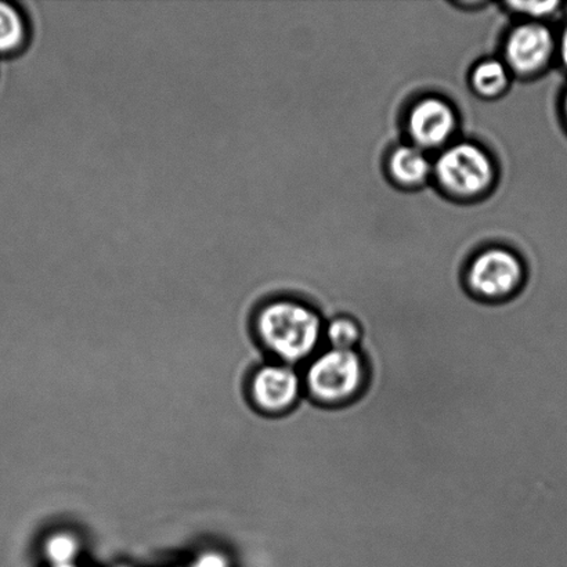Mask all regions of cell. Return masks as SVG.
I'll list each match as a JSON object with an SVG mask.
<instances>
[{"label":"cell","mask_w":567,"mask_h":567,"mask_svg":"<svg viewBox=\"0 0 567 567\" xmlns=\"http://www.w3.org/2000/svg\"><path fill=\"white\" fill-rule=\"evenodd\" d=\"M508 83V69L497 60L483 61L472 74V85L482 96L486 97H494L503 93Z\"/></svg>","instance_id":"obj_10"},{"label":"cell","mask_w":567,"mask_h":567,"mask_svg":"<svg viewBox=\"0 0 567 567\" xmlns=\"http://www.w3.org/2000/svg\"><path fill=\"white\" fill-rule=\"evenodd\" d=\"M389 171L403 186H420L431 175L432 166L419 147L403 146L394 150L389 159Z\"/></svg>","instance_id":"obj_8"},{"label":"cell","mask_w":567,"mask_h":567,"mask_svg":"<svg viewBox=\"0 0 567 567\" xmlns=\"http://www.w3.org/2000/svg\"><path fill=\"white\" fill-rule=\"evenodd\" d=\"M27 25L19 10L0 2V53L16 52L24 44Z\"/></svg>","instance_id":"obj_11"},{"label":"cell","mask_w":567,"mask_h":567,"mask_svg":"<svg viewBox=\"0 0 567 567\" xmlns=\"http://www.w3.org/2000/svg\"><path fill=\"white\" fill-rule=\"evenodd\" d=\"M363 341V328L355 317L337 315L326 320V348L353 350Z\"/></svg>","instance_id":"obj_9"},{"label":"cell","mask_w":567,"mask_h":567,"mask_svg":"<svg viewBox=\"0 0 567 567\" xmlns=\"http://www.w3.org/2000/svg\"><path fill=\"white\" fill-rule=\"evenodd\" d=\"M457 127L452 105L441 99H425L410 113L409 131L419 147H439L446 143Z\"/></svg>","instance_id":"obj_7"},{"label":"cell","mask_w":567,"mask_h":567,"mask_svg":"<svg viewBox=\"0 0 567 567\" xmlns=\"http://www.w3.org/2000/svg\"><path fill=\"white\" fill-rule=\"evenodd\" d=\"M557 55L560 60V63L567 70V25L564 28V31L560 32V35L557 38Z\"/></svg>","instance_id":"obj_15"},{"label":"cell","mask_w":567,"mask_h":567,"mask_svg":"<svg viewBox=\"0 0 567 567\" xmlns=\"http://www.w3.org/2000/svg\"><path fill=\"white\" fill-rule=\"evenodd\" d=\"M505 54L514 71L524 75L536 74L557 55V38L543 22H527L511 33Z\"/></svg>","instance_id":"obj_6"},{"label":"cell","mask_w":567,"mask_h":567,"mask_svg":"<svg viewBox=\"0 0 567 567\" xmlns=\"http://www.w3.org/2000/svg\"><path fill=\"white\" fill-rule=\"evenodd\" d=\"M369 381V367L360 350L321 349L306 364V396L326 408H341L354 402Z\"/></svg>","instance_id":"obj_2"},{"label":"cell","mask_w":567,"mask_h":567,"mask_svg":"<svg viewBox=\"0 0 567 567\" xmlns=\"http://www.w3.org/2000/svg\"><path fill=\"white\" fill-rule=\"evenodd\" d=\"M55 567H76V566H74V564H72V565H63V566H55Z\"/></svg>","instance_id":"obj_17"},{"label":"cell","mask_w":567,"mask_h":567,"mask_svg":"<svg viewBox=\"0 0 567 567\" xmlns=\"http://www.w3.org/2000/svg\"><path fill=\"white\" fill-rule=\"evenodd\" d=\"M324 317L295 299H277L257 316L260 341L271 353L293 367L308 364L324 344Z\"/></svg>","instance_id":"obj_1"},{"label":"cell","mask_w":567,"mask_h":567,"mask_svg":"<svg viewBox=\"0 0 567 567\" xmlns=\"http://www.w3.org/2000/svg\"><path fill=\"white\" fill-rule=\"evenodd\" d=\"M44 553L54 566L72 565L80 553V543L70 533H55L44 544Z\"/></svg>","instance_id":"obj_12"},{"label":"cell","mask_w":567,"mask_h":567,"mask_svg":"<svg viewBox=\"0 0 567 567\" xmlns=\"http://www.w3.org/2000/svg\"><path fill=\"white\" fill-rule=\"evenodd\" d=\"M524 280V268L514 254L491 249L480 255L468 270V286L477 298L502 302L518 291Z\"/></svg>","instance_id":"obj_4"},{"label":"cell","mask_w":567,"mask_h":567,"mask_svg":"<svg viewBox=\"0 0 567 567\" xmlns=\"http://www.w3.org/2000/svg\"><path fill=\"white\" fill-rule=\"evenodd\" d=\"M192 567H230V563L224 554L210 551L199 555Z\"/></svg>","instance_id":"obj_14"},{"label":"cell","mask_w":567,"mask_h":567,"mask_svg":"<svg viewBox=\"0 0 567 567\" xmlns=\"http://www.w3.org/2000/svg\"><path fill=\"white\" fill-rule=\"evenodd\" d=\"M511 8L520 11V13L529 14L535 19H546V17L558 13L560 2H525V3H509Z\"/></svg>","instance_id":"obj_13"},{"label":"cell","mask_w":567,"mask_h":567,"mask_svg":"<svg viewBox=\"0 0 567 567\" xmlns=\"http://www.w3.org/2000/svg\"><path fill=\"white\" fill-rule=\"evenodd\" d=\"M435 172L439 183L457 196L471 197L486 190L493 179V164L481 147L461 143L446 150L437 158Z\"/></svg>","instance_id":"obj_3"},{"label":"cell","mask_w":567,"mask_h":567,"mask_svg":"<svg viewBox=\"0 0 567 567\" xmlns=\"http://www.w3.org/2000/svg\"><path fill=\"white\" fill-rule=\"evenodd\" d=\"M563 115H564L565 125L567 127V89H566L565 96L563 100Z\"/></svg>","instance_id":"obj_16"},{"label":"cell","mask_w":567,"mask_h":567,"mask_svg":"<svg viewBox=\"0 0 567 567\" xmlns=\"http://www.w3.org/2000/svg\"><path fill=\"white\" fill-rule=\"evenodd\" d=\"M251 393L254 403L265 413L287 414L305 396L303 372L286 363L260 367L255 372Z\"/></svg>","instance_id":"obj_5"}]
</instances>
